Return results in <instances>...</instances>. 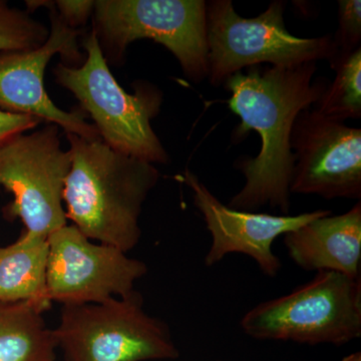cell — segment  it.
I'll return each mask as SVG.
<instances>
[{"instance_id":"14","label":"cell","mask_w":361,"mask_h":361,"mask_svg":"<svg viewBox=\"0 0 361 361\" xmlns=\"http://www.w3.org/2000/svg\"><path fill=\"white\" fill-rule=\"evenodd\" d=\"M47 237L25 231L0 247V302H32L49 310L47 272Z\"/></svg>"},{"instance_id":"18","label":"cell","mask_w":361,"mask_h":361,"mask_svg":"<svg viewBox=\"0 0 361 361\" xmlns=\"http://www.w3.org/2000/svg\"><path fill=\"white\" fill-rule=\"evenodd\" d=\"M332 37L336 47V56L329 65L334 70L341 61L360 47V0H339L338 28Z\"/></svg>"},{"instance_id":"1","label":"cell","mask_w":361,"mask_h":361,"mask_svg":"<svg viewBox=\"0 0 361 361\" xmlns=\"http://www.w3.org/2000/svg\"><path fill=\"white\" fill-rule=\"evenodd\" d=\"M317 66H250L246 73L228 78L225 89L231 92L230 110L241 118L233 130L232 141L241 142L250 130L261 137L256 158H241L235 167L245 177V185L228 207L254 212L266 205L283 215L290 211V183L293 155L290 137L298 114L312 108L329 84L324 78L313 80Z\"/></svg>"},{"instance_id":"11","label":"cell","mask_w":361,"mask_h":361,"mask_svg":"<svg viewBox=\"0 0 361 361\" xmlns=\"http://www.w3.org/2000/svg\"><path fill=\"white\" fill-rule=\"evenodd\" d=\"M290 148L291 194L360 201V129L306 109L294 121Z\"/></svg>"},{"instance_id":"19","label":"cell","mask_w":361,"mask_h":361,"mask_svg":"<svg viewBox=\"0 0 361 361\" xmlns=\"http://www.w3.org/2000/svg\"><path fill=\"white\" fill-rule=\"evenodd\" d=\"M54 4L59 18L75 30L85 25L94 14V1L90 0H58Z\"/></svg>"},{"instance_id":"17","label":"cell","mask_w":361,"mask_h":361,"mask_svg":"<svg viewBox=\"0 0 361 361\" xmlns=\"http://www.w3.org/2000/svg\"><path fill=\"white\" fill-rule=\"evenodd\" d=\"M49 30L26 11L0 0V51H30L47 42Z\"/></svg>"},{"instance_id":"4","label":"cell","mask_w":361,"mask_h":361,"mask_svg":"<svg viewBox=\"0 0 361 361\" xmlns=\"http://www.w3.org/2000/svg\"><path fill=\"white\" fill-rule=\"evenodd\" d=\"M240 326L258 341L343 345L361 336V277L318 271L290 293L252 308Z\"/></svg>"},{"instance_id":"8","label":"cell","mask_w":361,"mask_h":361,"mask_svg":"<svg viewBox=\"0 0 361 361\" xmlns=\"http://www.w3.org/2000/svg\"><path fill=\"white\" fill-rule=\"evenodd\" d=\"M71 163L59 128L52 123L0 142V188L13 198L7 217L18 218L25 231L44 237L68 225L63 190Z\"/></svg>"},{"instance_id":"5","label":"cell","mask_w":361,"mask_h":361,"mask_svg":"<svg viewBox=\"0 0 361 361\" xmlns=\"http://www.w3.org/2000/svg\"><path fill=\"white\" fill-rule=\"evenodd\" d=\"M285 2L274 0L253 18L240 16L231 0L207 2L208 78L220 87L243 68L269 63L295 66L336 56L332 35L298 37L287 30Z\"/></svg>"},{"instance_id":"22","label":"cell","mask_w":361,"mask_h":361,"mask_svg":"<svg viewBox=\"0 0 361 361\" xmlns=\"http://www.w3.org/2000/svg\"><path fill=\"white\" fill-rule=\"evenodd\" d=\"M217 361H223V360H217Z\"/></svg>"},{"instance_id":"7","label":"cell","mask_w":361,"mask_h":361,"mask_svg":"<svg viewBox=\"0 0 361 361\" xmlns=\"http://www.w3.org/2000/svg\"><path fill=\"white\" fill-rule=\"evenodd\" d=\"M52 332L65 361L172 360L180 356L168 325L145 311L135 290L102 303L63 306Z\"/></svg>"},{"instance_id":"15","label":"cell","mask_w":361,"mask_h":361,"mask_svg":"<svg viewBox=\"0 0 361 361\" xmlns=\"http://www.w3.org/2000/svg\"><path fill=\"white\" fill-rule=\"evenodd\" d=\"M45 311L32 302H0V361H56Z\"/></svg>"},{"instance_id":"21","label":"cell","mask_w":361,"mask_h":361,"mask_svg":"<svg viewBox=\"0 0 361 361\" xmlns=\"http://www.w3.org/2000/svg\"><path fill=\"white\" fill-rule=\"evenodd\" d=\"M341 361H361V353L360 351H356V353L345 356Z\"/></svg>"},{"instance_id":"9","label":"cell","mask_w":361,"mask_h":361,"mask_svg":"<svg viewBox=\"0 0 361 361\" xmlns=\"http://www.w3.org/2000/svg\"><path fill=\"white\" fill-rule=\"evenodd\" d=\"M27 13L47 7L51 30L47 42L30 51H0V111L39 118L63 129L66 134L94 139L96 128L85 120L82 110L66 111L52 102L44 87V71L51 59L61 54L63 65L80 66V30L71 28L59 18L54 1H25Z\"/></svg>"},{"instance_id":"3","label":"cell","mask_w":361,"mask_h":361,"mask_svg":"<svg viewBox=\"0 0 361 361\" xmlns=\"http://www.w3.org/2000/svg\"><path fill=\"white\" fill-rule=\"evenodd\" d=\"M82 47L87 58L82 65L56 66V84L75 96L111 149L154 165L167 164L170 157L152 128V120L161 111L163 92L146 80L135 82L134 94L126 92L111 73L94 30Z\"/></svg>"},{"instance_id":"16","label":"cell","mask_w":361,"mask_h":361,"mask_svg":"<svg viewBox=\"0 0 361 361\" xmlns=\"http://www.w3.org/2000/svg\"><path fill=\"white\" fill-rule=\"evenodd\" d=\"M336 75L312 106L320 115L345 123L361 118V47L334 68Z\"/></svg>"},{"instance_id":"10","label":"cell","mask_w":361,"mask_h":361,"mask_svg":"<svg viewBox=\"0 0 361 361\" xmlns=\"http://www.w3.org/2000/svg\"><path fill=\"white\" fill-rule=\"evenodd\" d=\"M47 289L61 305L102 303L129 295L148 273L141 260L110 245L94 243L73 225L49 235Z\"/></svg>"},{"instance_id":"12","label":"cell","mask_w":361,"mask_h":361,"mask_svg":"<svg viewBox=\"0 0 361 361\" xmlns=\"http://www.w3.org/2000/svg\"><path fill=\"white\" fill-rule=\"evenodd\" d=\"M183 182L191 189L194 205L203 216L212 238L204 260L208 267L217 264L229 254L240 253L253 259L267 276L276 277L282 264L272 250L273 242L311 221L331 214V211L317 210L295 216H276L235 210L219 201L188 169L183 174Z\"/></svg>"},{"instance_id":"2","label":"cell","mask_w":361,"mask_h":361,"mask_svg":"<svg viewBox=\"0 0 361 361\" xmlns=\"http://www.w3.org/2000/svg\"><path fill=\"white\" fill-rule=\"evenodd\" d=\"M66 135L71 159L63 190L66 220L92 241L129 253L141 240L142 207L160 172L154 164L111 149L99 137Z\"/></svg>"},{"instance_id":"20","label":"cell","mask_w":361,"mask_h":361,"mask_svg":"<svg viewBox=\"0 0 361 361\" xmlns=\"http://www.w3.org/2000/svg\"><path fill=\"white\" fill-rule=\"evenodd\" d=\"M42 123L33 116L0 111V142L21 133L30 132Z\"/></svg>"},{"instance_id":"6","label":"cell","mask_w":361,"mask_h":361,"mask_svg":"<svg viewBox=\"0 0 361 361\" xmlns=\"http://www.w3.org/2000/svg\"><path fill=\"white\" fill-rule=\"evenodd\" d=\"M92 28L106 61L121 63L135 40L152 39L179 61L195 84L208 78L207 1L99 0Z\"/></svg>"},{"instance_id":"13","label":"cell","mask_w":361,"mask_h":361,"mask_svg":"<svg viewBox=\"0 0 361 361\" xmlns=\"http://www.w3.org/2000/svg\"><path fill=\"white\" fill-rule=\"evenodd\" d=\"M289 257L305 271L360 277L361 203L341 215L322 216L283 235Z\"/></svg>"}]
</instances>
